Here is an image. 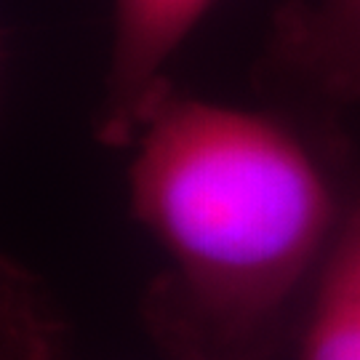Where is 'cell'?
Wrapping results in <instances>:
<instances>
[{"label":"cell","mask_w":360,"mask_h":360,"mask_svg":"<svg viewBox=\"0 0 360 360\" xmlns=\"http://www.w3.org/2000/svg\"><path fill=\"white\" fill-rule=\"evenodd\" d=\"M6 299H3V326H6V360H56L59 331L49 302L32 285V275H25L19 264L6 267Z\"/></svg>","instance_id":"5b68a950"},{"label":"cell","mask_w":360,"mask_h":360,"mask_svg":"<svg viewBox=\"0 0 360 360\" xmlns=\"http://www.w3.org/2000/svg\"><path fill=\"white\" fill-rule=\"evenodd\" d=\"M296 360H360V193L347 200L312 285Z\"/></svg>","instance_id":"277c9868"},{"label":"cell","mask_w":360,"mask_h":360,"mask_svg":"<svg viewBox=\"0 0 360 360\" xmlns=\"http://www.w3.org/2000/svg\"><path fill=\"white\" fill-rule=\"evenodd\" d=\"M296 115L174 86L126 150L129 211L160 254L136 302L160 360H278L296 342L347 206Z\"/></svg>","instance_id":"6da1fadb"},{"label":"cell","mask_w":360,"mask_h":360,"mask_svg":"<svg viewBox=\"0 0 360 360\" xmlns=\"http://www.w3.org/2000/svg\"><path fill=\"white\" fill-rule=\"evenodd\" d=\"M217 0H112L110 49L91 134L107 150H129L155 104L176 83L171 62Z\"/></svg>","instance_id":"3957f363"},{"label":"cell","mask_w":360,"mask_h":360,"mask_svg":"<svg viewBox=\"0 0 360 360\" xmlns=\"http://www.w3.org/2000/svg\"><path fill=\"white\" fill-rule=\"evenodd\" d=\"M257 80L296 112L360 110V0H285L270 19Z\"/></svg>","instance_id":"7a4b0ae2"}]
</instances>
